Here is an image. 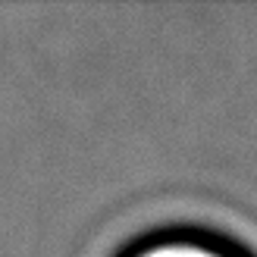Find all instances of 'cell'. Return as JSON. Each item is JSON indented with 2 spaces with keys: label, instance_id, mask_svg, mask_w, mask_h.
I'll use <instances>...</instances> for the list:
<instances>
[{
  "label": "cell",
  "instance_id": "1",
  "mask_svg": "<svg viewBox=\"0 0 257 257\" xmlns=\"http://www.w3.org/2000/svg\"><path fill=\"white\" fill-rule=\"evenodd\" d=\"M128 257H235L226 248H216L210 241L201 238H160L151 241V245L132 251Z\"/></svg>",
  "mask_w": 257,
  "mask_h": 257
}]
</instances>
